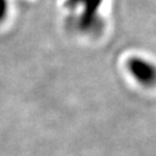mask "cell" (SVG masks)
<instances>
[{"label":"cell","instance_id":"cell-1","mask_svg":"<svg viewBox=\"0 0 156 156\" xmlns=\"http://www.w3.org/2000/svg\"><path fill=\"white\" fill-rule=\"evenodd\" d=\"M127 69L136 82L145 87L156 86V66L142 58L133 57L128 59Z\"/></svg>","mask_w":156,"mask_h":156}]
</instances>
